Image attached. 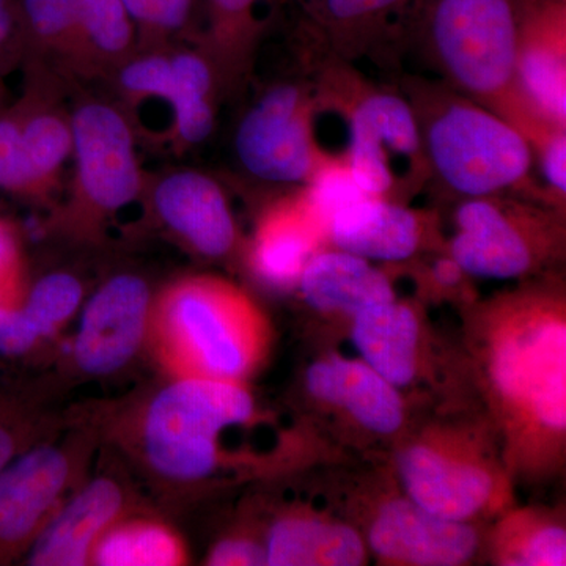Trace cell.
<instances>
[{
	"mask_svg": "<svg viewBox=\"0 0 566 566\" xmlns=\"http://www.w3.org/2000/svg\"><path fill=\"white\" fill-rule=\"evenodd\" d=\"M25 48L17 0H0V80L21 69Z\"/></svg>",
	"mask_w": 566,
	"mask_h": 566,
	"instance_id": "cell-37",
	"label": "cell"
},
{
	"mask_svg": "<svg viewBox=\"0 0 566 566\" xmlns=\"http://www.w3.org/2000/svg\"><path fill=\"white\" fill-rule=\"evenodd\" d=\"M521 0H419L408 35L453 91L482 104L523 133L531 147L551 125L531 109L517 85Z\"/></svg>",
	"mask_w": 566,
	"mask_h": 566,
	"instance_id": "cell-1",
	"label": "cell"
},
{
	"mask_svg": "<svg viewBox=\"0 0 566 566\" xmlns=\"http://www.w3.org/2000/svg\"><path fill=\"white\" fill-rule=\"evenodd\" d=\"M253 416L255 403L243 382L172 378L142 411V457L167 482H200L221 464L223 431L251 422Z\"/></svg>",
	"mask_w": 566,
	"mask_h": 566,
	"instance_id": "cell-5",
	"label": "cell"
},
{
	"mask_svg": "<svg viewBox=\"0 0 566 566\" xmlns=\"http://www.w3.org/2000/svg\"><path fill=\"white\" fill-rule=\"evenodd\" d=\"M24 434L17 423L0 409V471L6 469L18 455L25 452Z\"/></svg>",
	"mask_w": 566,
	"mask_h": 566,
	"instance_id": "cell-39",
	"label": "cell"
},
{
	"mask_svg": "<svg viewBox=\"0 0 566 566\" xmlns=\"http://www.w3.org/2000/svg\"><path fill=\"white\" fill-rule=\"evenodd\" d=\"M188 558L185 542L172 527L150 517L125 515L98 539L91 565L181 566Z\"/></svg>",
	"mask_w": 566,
	"mask_h": 566,
	"instance_id": "cell-29",
	"label": "cell"
},
{
	"mask_svg": "<svg viewBox=\"0 0 566 566\" xmlns=\"http://www.w3.org/2000/svg\"><path fill=\"white\" fill-rule=\"evenodd\" d=\"M3 81L6 80H0V109H2V107L7 104L6 87H3Z\"/></svg>",
	"mask_w": 566,
	"mask_h": 566,
	"instance_id": "cell-41",
	"label": "cell"
},
{
	"mask_svg": "<svg viewBox=\"0 0 566 566\" xmlns=\"http://www.w3.org/2000/svg\"><path fill=\"white\" fill-rule=\"evenodd\" d=\"M84 289L70 273H51L39 279L24 293L21 305L41 338L52 337L76 314Z\"/></svg>",
	"mask_w": 566,
	"mask_h": 566,
	"instance_id": "cell-31",
	"label": "cell"
},
{
	"mask_svg": "<svg viewBox=\"0 0 566 566\" xmlns=\"http://www.w3.org/2000/svg\"><path fill=\"white\" fill-rule=\"evenodd\" d=\"M419 0H316L311 9L316 32L334 59L357 61L390 40L408 36Z\"/></svg>",
	"mask_w": 566,
	"mask_h": 566,
	"instance_id": "cell-20",
	"label": "cell"
},
{
	"mask_svg": "<svg viewBox=\"0 0 566 566\" xmlns=\"http://www.w3.org/2000/svg\"><path fill=\"white\" fill-rule=\"evenodd\" d=\"M139 36V51L196 43L202 21V0H125Z\"/></svg>",
	"mask_w": 566,
	"mask_h": 566,
	"instance_id": "cell-30",
	"label": "cell"
},
{
	"mask_svg": "<svg viewBox=\"0 0 566 566\" xmlns=\"http://www.w3.org/2000/svg\"><path fill=\"white\" fill-rule=\"evenodd\" d=\"M84 82L109 81L139 51L136 22L125 0H70Z\"/></svg>",
	"mask_w": 566,
	"mask_h": 566,
	"instance_id": "cell-26",
	"label": "cell"
},
{
	"mask_svg": "<svg viewBox=\"0 0 566 566\" xmlns=\"http://www.w3.org/2000/svg\"><path fill=\"white\" fill-rule=\"evenodd\" d=\"M305 385L316 400L344 408L371 433L392 434L403 423V401L397 387L364 360H318L308 367Z\"/></svg>",
	"mask_w": 566,
	"mask_h": 566,
	"instance_id": "cell-18",
	"label": "cell"
},
{
	"mask_svg": "<svg viewBox=\"0 0 566 566\" xmlns=\"http://www.w3.org/2000/svg\"><path fill=\"white\" fill-rule=\"evenodd\" d=\"M24 293L20 233L9 219L0 214V297L20 303Z\"/></svg>",
	"mask_w": 566,
	"mask_h": 566,
	"instance_id": "cell-34",
	"label": "cell"
},
{
	"mask_svg": "<svg viewBox=\"0 0 566 566\" xmlns=\"http://www.w3.org/2000/svg\"><path fill=\"white\" fill-rule=\"evenodd\" d=\"M264 0H202L203 29L196 44L208 55L222 96L234 95L251 77L263 33Z\"/></svg>",
	"mask_w": 566,
	"mask_h": 566,
	"instance_id": "cell-22",
	"label": "cell"
},
{
	"mask_svg": "<svg viewBox=\"0 0 566 566\" xmlns=\"http://www.w3.org/2000/svg\"><path fill=\"white\" fill-rule=\"evenodd\" d=\"M566 535L558 526H543L524 535L515 547L512 565L560 566L566 564Z\"/></svg>",
	"mask_w": 566,
	"mask_h": 566,
	"instance_id": "cell-33",
	"label": "cell"
},
{
	"mask_svg": "<svg viewBox=\"0 0 566 566\" xmlns=\"http://www.w3.org/2000/svg\"><path fill=\"white\" fill-rule=\"evenodd\" d=\"M531 221L526 207L502 196L464 199L455 212L450 256L475 277H521L538 262Z\"/></svg>",
	"mask_w": 566,
	"mask_h": 566,
	"instance_id": "cell-12",
	"label": "cell"
},
{
	"mask_svg": "<svg viewBox=\"0 0 566 566\" xmlns=\"http://www.w3.org/2000/svg\"><path fill=\"white\" fill-rule=\"evenodd\" d=\"M326 238L303 199V193L283 197L263 212L251 249L255 274L274 289H292L305 264Z\"/></svg>",
	"mask_w": 566,
	"mask_h": 566,
	"instance_id": "cell-21",
	"label": "cell"
},
{
	"mask_svg": "<svg viewBox=\"0 0 566 566\" xmlns=\"http://www.w3.org/2000/svg\"><path fill=\"white\" fill-rule=\"evenodd\" d=\"M268 337L251 297L216 275H186L153 300L147 340L170 378L243 382L262 363Z\"/></svg>",
	"mask_w": 566,
	"mask_h": 566,
	"instance_id": "cell-2",
	"label": "cell"
},
{
	"mask_svg": "<svg viewBox=\"0 0 566 566\" xmlns=\"http://www.w3.org/2000/svg\"><path fill=\"white\" fill-rule=\"evenodd\" d=\"M516 74L531 109L566 128V0H521Z\"/></svg>",
	"mask_w": 566,
	"mask_h": 566,
	"instance_id": "cell-14",
	"label": "cell"
},
{
	"mask_svg": "<svg viewBox=\"0 0 566 566\" xmlns=\"http://www.w3.org/2000/svg\"><path fill=\"white\" fill-rule=\"evenodd\" d=\"M371 551L398 565L458 566L471 560L479 536L465 521L434 515L411 499L386 502L368 534Z\"/></svg>",
	"mask_w": 566,
	"mask_h": 566,
	"instance_id": "cell-15",
	"label": "cell"
},
{
	"mask_svg": "<svg viewBox=\"0 0 566 566\" xmlns=\"http://www.w3.org/2000/svg\"><path fill=\"white\" fill-rule=\"evenodd\" d=\"M211 566H256L266 565L264 546L249 538L221 539L208 554Z\"/></svg>",
	"mask_w": 566,
	"mask_h": 566,
	"instance_id": "cell-38",
	"label": "cell"
},
{
	"mask_svg": "<svg viewBox=\"0 0 566 566\" xmlns=\"http://www.w3.org/2000/svg\"><path fill=\"white\" fill-rule=\"evenodd\" d=\"M22 92L9 103L21 174L20 200L50 203L73 155V123L66 104L71 82L46 63L22 62Z\"/></svg>",
	"mask_w": 566,
	"mask_h": 566,
	"instance_id": "cell-8",
	"label": "cell"
},
{
	"mask_svg": "<svg viewBox=\"0 0 566 566\" xmlns=\"http://www.w3.org/2000/svg\"><path fill=\"white\" fill-rule=\"evenodd\" d=\"M353 318V342L364 363L397 389L411 385L420 344L415 311L394 300L370 305Z\"/></svg>",
	"mask_w": 566,
	"mask_h": 566,
	"instance_id": "cell-24",
	"label": "cell"
},
{
	"mask_svg": "<svg viewBox=\"0 0 566 566\" xmlns=\"http://www.w3.org/2000/svg\"><path fill=\"white\" fill-rule=\"evenodd\" d=\"M297 286L305 303L323 314L354 316L370 305L397 300L382 271L340 249L316 252L305 264Z\"/></svg>",
	"mask_w": 566,
	"mask_h": 566,
	"instance_id": "cell-23",
	"label": "cell"
},
{
	"mask_svg": "<svg viewBox=\"0 0 566 566\" xmlns=\"http://www.w3.org/2000/svg\"><path fill=\"white\" fill-rule=\"evenodd\" d=\"M170 52L180 82V104L167 126L166 139L181 153L203 144L214 132L222 91L214 66L196 43L172 44Z\"/></svg>",
	"mask_w": 566,
	"mask_h": 566,
	"instance_id": "cell-27",
	"label": "cell"
},
{
	"mask_svg": "<svg viewBox=\"0 0 566 566\" xmlns=\"http://www.w3.org/2000/svg\"><path fill=\"white\" fill-rule=\"evenodd\" d=\"M71 123L73 172L48 226L80 243H95L112 218L147 196L148 181L137 156L136 129L117 103L82 98L71 106Z\"/></svg>",
	"mask_w": 566,
	"mask_h": 566,
	"instance_id": "cell-4",
	"label": "cell"
},
{
	"mask_svg": "<svg viewBox=\"0 0 566 566\" xmlns=\"http://www.w3.org/2000/svg\"><path fill=\"white\" fill-rule=\"evenodd\" d=\"M43 340L22 305H11L0 312V354L7 357L22 356Z\"/></svg>",
	"mask_w": 566,
	"mask_h": 566,
	"instance_id": "cell-36",
	"label": "cell"
},
{
	"mask_svg": "<svg viewBox=\"0 0 566 566\" xmlns=\"http://www.w3.org/2000/svg\"><path fill=\"white\" fill-rule=\"evenodd\" d=\"M398 474L408 499L434 515L468 521L493 499V475L483 465L434 447H408L398 458Z\"/></svg>",
	"mask_w": 566,
	"mask_h": 566,
	"instance_id": "cell-17",
	"label": "cell"
},
{
	"mask_svg": "<svg viewBox=\"0 0 566 566\" xmlns=\"http://www.w3.org/2000/svg\"><path fill=\"white\" fill-rule=\"evenodd\" d=\"M17 7L24 36V61L46 63L71 84L84 82L70 0H17Z\"/></svg>",
	"mask_w": 566,
	"mask_h": 566,
	"instance_id": "cell-28",
	"label": "cell"
},
{
	"mask_svg": "<svg viewBox=\"0 0 566 566\" xmlns=\"http://www.w3.org/2000/svg\"><path fill=\"white\" fill-rule=\"evenodd\" d=\"M303 199L315 221L326 234L327 223L345 208L367 199V192L356 181L345 156H329L304 185Z\"/></svg>",
	"mask_w": 566,
	"mask_h": 566,
	"instance_id": "cell-32",
	"label": "cell"
},
{
	"mask_svg": "<svg viewBox=\"0 0 566 566\" xmlns=\"http://www.w3.org/2000/svg\"><path fill=\"white\" fill-rule=\"evenodd\" d=\"M535 166L546 182L547 197L560 202L566 196V128H554L534 147Z\"/></svg>",
	"mask_w": 566,
	"mask_h": 566,
	"instance_id": "cell-35",
	"label": "cell"
},
{
	"mask_svg": "<svg viewBox=\"0 0 566 566\" xmlns=\"http://www.w3.org/2000/svg\"><path fill=\"white\" fill-rule=\"evenodd\" d=\"M326 238L340 251L368 262H405L422 244L423 222L403 203L367 197L335 214L327 223Z\"/></svg>",
	"mask_w": 566,
	"mask_h": 566,
	"instance_id": "cell-19",
	"label": "cell"
},
{
	"mask_svg": "<svg viewBox=\"0 0 566 566\" xmlns=\"http://www.w3.org/2000/svg\"><path fill=\"white\" fill-rule=\"evenodd\" d=\"M405 96L416 114L430 180L446 191L474 199L532 182L534 150L512 123L442 81H408Z\"/></svg>",
	"mask_w": 566,
	"mask_h": 566,
	"instance_id": "cell-3",
	"label": "cell"
},
{
	"mask_svg": "<svg viewBox=\"0 0 566 566\" xmlns=\"http://www.w3.org/2000/svg\"><path fill=\"white\" fill-rule=\"evenodd\" d=\"M71 446L33 447L0 471V564L29 551L76 483Z\"/></svg>",
	"mask_w": 566,
	"mask_h": 566,
	"instance_id": "cell-10",
	"label": "cell"
},
{
	"mask_svg": "<svg viewBox=\"0 0 566 566\" xmlns=\"http://www.w3.org/2000/svg\"><path fill=\"white\" fill-rule=\"evenodd\" d=\"M126 493L112 476L99 475L62 502L29 547L33 566L91 565L104 532L126 515Z\"/></svg>",
	"mask_w": 566,
	"mask_h": 566,
	"instance_id": "cell-16",
	"label": "cell"
},
{
	"mask_svg": "<svg viewBox=\"0 0 566 566\" xmlns=\"http://www.w3.org/2000/svg\"><path fill=\"white\" fill-rule=\"evenodd\" d=\"M495 345V386L538 427L560 433L566 424V331L556 315L538 314Z\"/></svg>",
	"mask_w": 566,
	"mask_h": 566,
	"instance_id": "cell-9",
	"label": "cell"
},
{
	"mask_svg": "<svg viewBox=\"0 0 566 566\" xmlns=\"http://www.w3.org/2000/svg\"><path fill=\"white\" fill-rule=\"evenodd\" d=\"M153 296L136 274H117L103 283L82 312L73 359L92 376L117 374L147 340Z\"/></svg>",
	"mask_w": 566,
	"mask_h": 566,
	"instance_id": "cell-11",
	"label": "cell"
},
{
	"mask_svg": "<svg viewBox=\"0 0 566 566\" xmlns=\"http://www.w3.org/2000/svg\"><path fill=\"white\" fill-rule=\"evenodd\" d=\"M464 274L460 264H458L452 256L436 260L433 266H431V275H433L434 282L438 283V285L446 286V289L457 286Z\"/></svg>",
	"mask_w": 566,
	"mask_h": 566,
	"instance_id": "cell-40",
	"label": "cell"
},
{
	"mask_svg": "<svg viewBox=\"0 0 566 566\" xmlns=\"http://www.w3.org/2000/svg\"><path fill=\"white\" fill-rule=\"evenodd\" d=\"M264 551L270 566H357L365 560L363 538L354 528L308 516L279 520Z\"/></svg>",
	"mask_w": 566,
	"mask_h": 566,
	"instance_id": "cell-25",
	"label": "cell"
},
{
	"mask_svg": "<svg viewBox=\"0 0 566 566\" xmlns=\"http://www.w3.org/2000/svg\"><path fill=\"white\" fill-rule=\"evenodd\" d=\"M314 117L315 102L307 87L296 82L273 85L238 125V161L256 180L307 185L331 156L316 142Z\"/></svg>",
	"mask_w": 566,
	"mask_h": 566,
	"instance_id": "cell-7",
	"label": "cell"
},
{
	"mask_svg": "<svg viewBox=\"0 0 566 566\" xmlns=\"http://www.w3.org/2000/svg\"><path fill=\"white\" fill-rule=\"evenodd\" d=\"M148 199L159 222L203 259L230 255L238 230L229 199L218 181L199 170L163 175L150 186Z\"/></svg>",
	"mask_w": 566,
	"mask_h": 566,
	"instance_id": "cell-13",
	"label": "cell"
},
{
	"mask_svg": "<svg viewBox=\"0 0 566 566\" xmlns=\"http://www.w3.org/2000/svg\"><path fill=\"white\" fill-rule=\"evenodd\" d=\"M348 98L345 159L368 196H397L430 181L415 111L400 93L365 87L354 80Z\"/></svg>",
	"mask_w": 566,
	"mask_h": 566,
	"instance_id": "cell-6",
	"label": "cell"
}]
</instances>
